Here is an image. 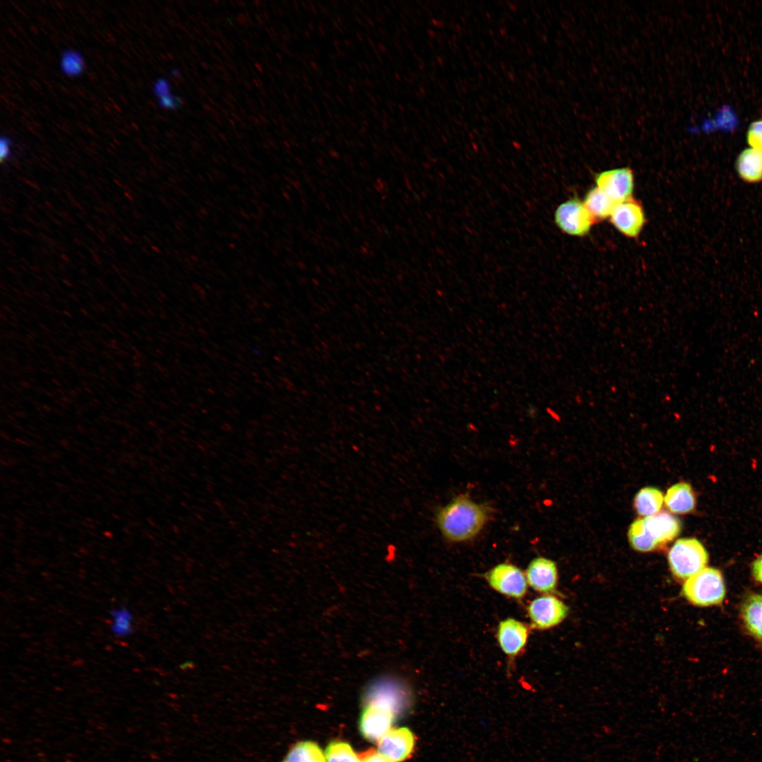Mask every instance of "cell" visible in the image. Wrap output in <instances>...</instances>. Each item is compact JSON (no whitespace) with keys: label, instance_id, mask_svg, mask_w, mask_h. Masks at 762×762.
Segmentation results:
<instances>
[{"label":"cell","instance_id":"cell-1","mask_svg":"<svg viewBox=\"0 0 762 762\" xmlns=\"http://www.w3.org/2000/svg\"><path fill=\"white\" fill-rule=\"evenodd\" d=\"M490 517V508L485 504L460 495L440 508L435 522L442 536L448 541L463 543L476 538L485 528Z\"/></svg>","mask_w":762,"mask_h":762},{"label":"cell","instance_id":"cell-2","mask_svg":"<svg viewBox=\"0 0 762 762\" xmlns=\"http://www.w3.org/2000/svg\"><path fill=\"white\" fill-rule=\"evenodd\" d=\"M684 597L691 603L702 607L720 604L725 596V586L721 572L706 567L693 575L683 584Z\"/></svg>","mask_w":762,"mask_h":762},{"label":"cell","instance_id":"cell-3","mask_svg":"<svg viewBox=\"0 0 762 762\" xmlns=\"http://www.w3.org/2000/svg\"><path fill=\"white\" fill-rule=\"evenodd\" d=\"M667 560L674 576L686 581L704 568L708 554L703 545L694 538L678 539L670 548Z\"/></svg>","mask_w":762,"mask_h":762},{"label":"cell","instance_id":"cell-4","mask_svg":"<svg viewBox=\"0 0 762 762\" xmlns=\"http://www.w3.org/2000/svg\"><path fill=\"white\" fill-rule=\"evenodd\" d=\"M365 706L360 720L362 735L378 742L389 730L399 711L390 703L375 698H364Z\"/></svg>","mask_w":762,"mask_h":762},{"label":"cell","instance_id":"cell-5","mask_svg":"<svg viewBox=\"0 0 762 762\" xmlns=\"http://www.w3.org/2000/svg\"><path fill=\"white\" fill-rule=\"evenodd\" d=\"M485 580L491 588L509 598L520 600L527 593L525 572L511 563L494 566L485 574Z\"/></svg>","mask_w":762,"mask_h":762},{"label":"cell","instance_id":"cell-6","mask_svg":"<svg viewBox=\"0 0 762 762\" xmlns=\"http://www.w3.org/2000/svg\"><path fill=\"white\" fill-rule=\"evenodd\" d=\"M568 610L564 603L552 594L536 597L527 606L530 626L538 630L556 627L565 619Z\"/></svg>","mask_w":762,"mask_h":762},{"label":"cell","instance_id":"cell-7","mask_svg":"<svg viewBox=\"0 0 762 762\" xmlns=\"http://www.w3.org/2000/svg\"><path fill=\"white\" fill-rule=\"evenodd\" d=\"M554 221L564 233L573 236H583L588 233L595 223L583 202L574 198L557 206Z\"/></svg>","mask_w":762,"mask_h":762},{"label":"cell","instance_id":"cell-8","mask_svg":"<svg viewBox=\"0 0 762 762\" xmlns=\"http://www.w3.org/2000/svg\"><path fill=\"white\" fill-rule=\"evenodd\" d=\"M531 626L514 617L501 620L496 630L497 643L509 658H514L525 649L531 632Z\"/></svg>","mask_w":762,"mask_h":762},{"label":"cell","instance_id":"cell-9","mask_svg":"<svg viewBox=\"0 0 762 762\" xmlns=\"http://www.w3.org/2000/svg\"><path fill=\"white\" fill-rule=\"evenodd\" d=\"M595 183L600 190L617 204L631 198L633 171L628 167L604 171L597 174Z\"/></svg>","mask_w":762,"mask_h":762},{"label":"cell","instance_id":"cell-10","mask_svg":"<svg viewBox=\"0 0 762 762\" xmlns=\"http://www.w3.org/2000/svg\"><path fill=\"white\" fill-rule=\"evenodd\" d=\"M610 217L613 226L629 238L637 237L646 222L641 205L633 198L617 203Z\"/></svg>","mask_w":762,"mask_h":762},{"label":"cell","instance_id":"cell-11","mask_svg":"<svg viewBox=\"0 0 762 762\" xmlns=\"http://www.w3.org/2000/svg\"><path fill=\"white\" fill-rule=\"evenodd\" d=\"M525 572L528 586L541 594H551L558 582V569L554 561L544 557L533 558Z\"/></svg>","mask_w":762,"mask_h":762},{"label":"cell","instance_id":"cell-12","mask_svg":"<svg viewBox=\"0 0 762 762\" xmlns=\"http://www.w3.org/2000/svg\"><path fill=\"white\" fill-rule=\"evenodd\" d=\"M414 745L415 738L409 729H390L378 741V751L392 762H401L411 756Z\"/></svg>","mask_w":762,"mask_h":762},{"label":"cell","instance_id":"cell-13","mask_svg":"<svg viewBox=\"0 0 762 762\" xmlns=\"http://www.w3.org/2000/svg\"><path fill=\"white\" fill-rule=\"evenodd\" d=\"M647 533L656 548L672 541L680 533L679 520L665 512L643 517Z\"/></svg>","mask_w":762,"mask_h":762},{"label":"cell","instance_id":"cell-14","mask_svg":"<svg viewBox=\"0 0 762 762\" xmlns=\"http://www.w3.org/2000/svg\"><path fill=\"white\" fill-rule=\"evenodd\" d=\"M734 168L741 180L748 183L762 182V150L749 147L737 156Z\"/></svg>","mask_w":762,"mask_h":762},{"label":"cell","instance_id":"cell-15","mask_svg":"<svg viewBox=\"0 0 762 762\" xmlns=\"http://www.w3.org/2000/svg\"><path fill=\"white\" fill-rule=\"evenodd\" d=\"M664 503L672 513L687 514L695 508L696 497L691 486L681 482L668 488L664 496Z\"/></svg>","mask_w":762,"mask_h":762},{"label":"cell","instance_id":"cell-16","mask_svg":"<svg viewBox=\"0 0 762 762\" xmlns=\"http://www.w3.org/2000/svg\"><path fill=\"white\" fill-rule=\"evenodd\" d=\"M741 617L746 630L762 643V594H751L744 600Z\"/></svg>","mask_w":762,"mask_h":762},{"label":"cell","instance_id":"cell-17","mask_svg":"<svg viewBox=\"0 0 762 762\" xmlns=\"http://www.w3.org/2000/svg\"><path fill=\"white\" fill-rule=\"evenodd\" d=\"M663 502L661 490L654 487H645L636 493L634 505L639 515L647 517L660 512Z\"/></svg>","mask_w":762,"mask_h":762},{"label":"cell","instance_id":"cell-18","mask_svg":"<svg viewBox=\"0 0 762 762\" xmlns=\"http://www.w3.org/2000/svg\"><path fill=\"white\" fill-rule=\"evenodd\" d=\"M583 202L595 222L610 217L617 205L597 187L588 191Z\"/></svg>","mask_w":762,"mask_h":762},{"label":"cell","instance_id":"cell-19","mask_svg":"<svg viewBox=\"0 0 762 762\" xmlns=\"http://www.w3.org/2000/svg\"><path fill=\"white\" fill-rule=\"evenodd\" d=\"M109 630L118 639H126L133 633V615L126 606H118L109 613Z\"/></svg>","mask_w":762,"mask_h":762},{"label":"cell","instance_id":"cell-20","mask_svg":"<svg viewBox=\"0 0 762 762\" xmlns=\"http://www.w3.org/2000/svg\"><path fill=\"white\" fill-rule=\"evenodd\" d=\"M282 762H326V759L316 743L302 741L291 747Z\"/></svg>","mask_w":762,"mask_h":762},{"label":"cell","instance_id":"cell-21","mask_svg":"<svg viewBox=\"0 0 762 762\" xmlns=\"http://www.w3.org/2000/svg\"><path fill=\"white\" fill-rule=\"evenodd\" d=\"M326 762H360L351 746L344 742H332L325 751Z\"/></svg>","mask_w":762,"mask_h":762},{"label":"cell","instance_id":"cell-22","mask_svg":"<svg viewBox=\"0 0 762 762\" xmlns=\"http://www.w3.org/2000/svg\"><path fill=\"white\" fill-rule=\"evenodd\" d=\"M60 68L61 71L69 77L80 75L85 68L83 56L75 50L64 51L60 57Z\"/></svg>","mask_w":762,"mask_h":762},{"label":"cell","instance_id":"cell-23","mask_svg":"<svg viewBox=\"0 0 762 762\" xmlns=\"http://www.w3.org/2000/svg\"><path fill=\"white\" fill-rule=\"evenodd\" d=\"M746 139L749 147L762 150V118L750 123Z\"/></svg>","mask_w":762,"mask_h":762},{"label":"cell","instance_id":"cell-24","mask_svg":"<svg viewBox=\"0 0 762 762\" xmlns=\"http://www.w3.org/2000/svg\"><path fill=\"white\" fill-rule=\"evenodd\" d=\"M359 760L360 762H392L375 749H370L363 752L361 755Z\"/></svg>","mask_w":762,"mask_h":762},{"label":"cell","instance_id":"cell-25","mask_svg":"<svg viewBox=\"0 0 762 762\" xmlns=\"http://www.w3.org/2000/svg\"><path fill=\"white\" fill-rule=\"evenodd\" d=\"M153 92L159 98L169 96L170 92V85L168 80L165 78H159L157 80L153 86Z\"/></svg>","mask_w":762,"mask_h":762},{"label":"cell","instance_id":"cell-26","mask_svg":"<svg viewBox=\"0 0 762 762\" xmlns=\"http://www.w3.org/2000/svg\"><path fill=\"white\" fill-rule=\"evenodd\" d=\"M181 104V99L171 95L159 99V105L165 109H174L179 107Z\"/></svg>","mask_w":762,"mask_h":762},{"label":"cell","instance_id":"cell-27","mask_svg":"<svg viewBox=\"0 0 762 762\" xmlns=\"http://www.w3.org/2000/svg\"><path fill=\"white\" fill-rule=\"evenodd\" d=\"M11 156V141L7 136H1L0 140L1 161L7 160Z\"/></svg>","mask_w":762,"mask_h":762},{"label":"cell","instance_id":"cell-28","mask_svg":"<svg viewBox=\"0 0 762 762\" xmlns=\"http://www.w3.org/2000/svg\"><path fill=\"white\" fill-rule=\"evenodd\" d=\"M751 572L755 580L762 583V555L753 562Z\"/></svg>","mask_w":762,"mask_h":762},{"label":"cell","instance_id":"cell-29","mask_svg":"<svg viewBox=\"0 0 762 762\" xmlns=\"http://www.w3.org/2000/svg\"><path fill=\"white\" fill-rule=\"evenodd\" d=\"M176 73H178V71H177L176 70H174V71H172V75H176Z\"/></svg>","mask_w":762,"mask_h":762}]
</instances>
